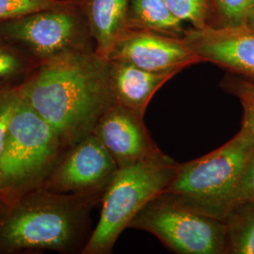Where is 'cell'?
<instances>
[{
    "mask_svg": "<svg viewBox=\"0 0 254 254\" xmlns=\"http://www.w3.org/2000/svg\"><path fill=\"white\" fill-rule=\"evenodd\" d=\"M22 98L50 125L64 149L91 135L115 103L109 61L94 49L73 51L39 64L19 84Z\"/></svg>",
    "mask_w": 254,
    "mask_h": 254,
    "instance_id": "obj_1",
    "label": "cell"
},
{
    "mask_svg": "<svg viewBox=\"0 0 254 254\" xmlns=\"http://www.w3.org/2000/svg\"><path fill=\"white\" fill-rule=\"evenodd\" d=\"M104 193H57L45 188L0 195V254L68 253L81 242L91 209Z\"/></svg>",
    "mask_w": 254,
    "mask_h": 254,
    "instance_id": "obj_2",
    "label": "cell"
},
{
    "mask_svg": "<svg viewBox=\"0 0 254 254\" xmlns=\"http://www.w3.org/2000/svg\"><path fill=\"white\" fill-rule=\"evenodd\" d=\"M254 156V138L241 127L236 136L213 152L180 164L162 194L223 220L246 168Z\"/></svg>",
    "mask_w": 254,
    "mask_h": 254,
    "instance_id": "obj_3",
    "label": "cell"
},
{
    "mask_svg": "<svg viewBox=\"0 0 254 254\" xmlns=\"http://www.w3.org/2000/svg\"><path fill=\"white\" fill-rule=\"evenodd\" d=\"M180 163L163 152L119 168L102 197L100 218L82 254H108L120 235L146 204L163 193Z\"/></svg>",
    "mask_w": 254,
    "mask_h": 254,
    "instance_id": "obj_4",
    "label": "cell"
},
{
    "mask_svg": "<svg viewBox=\"0 0 254 254\" xmlns=\"http://www.w3.org/2000/svg\"><path fill=\"white\" fill-rule=\"evenodd\" d=\"M65 151L54 129L20 94L0 156V195L43 187Z\"/></svg>",
    "mask_w": 254,
    "mask_h": 254,
    "instance_id": "obj_5",
    "label": "cell"
},
{
    "mask_svg": "<svg viewBox=\"0 0 254 254\" xmlns=\"http://www.w3.org/2000/svg\"><path fill=\"white\" fill-rule=\"evenodd\" d=\"M128 228L153 235L176 254H225L223 220L195 210L167 194L150 200Z\"/></svg>",
    "mask_w": 254,
    "mask_h": 254,
    "instance_id": "obj_6",
    "label": "cell"
},
{
    "mask_svg": "<svg viewBox=\"0 0 254 254\" xmlns=\"http://www.w3.org/2000/svg\"><path fill=\"white\" fill-rule=\"evenodd\" d=\"M0 37L38 64L69 52L95 50L86 18L73 0L1 22Z\"/></svg>",
    "mask_w": 254,
    "mask_h": 254,
    "instance_id": "obj_7",
    "label": "cell"
},
{
    "mask_svg": "<svg viewBox=\"0 0 254 254\" xmlns=\"http://www.w3.org/2000/svg\"><path fill=\"white\" fill-rule=\"evenodd\" d=\"M119 167L97 136L82 138L68 148L43 188L57 193H104Z\"/></svg>",
    "mask_w": 254,
    "mask_h": 254,
    "instance_id": "obj_8",
    "label": "cell"
},
{
    "mask_svg": "<svg viewBox=\"0 0 254 254\" xmlns=\"http://www.w3.org/2000/svg\"><path fill=\"white\" fill-rule=\"evenodd\" d=\"M109 61L133 64L154 73H180L194 64L203 63L184 37L133 29H128L120 39Z\"/></svg>",
    "mask_w": 254,
    "mask_h": 254,
    "instance_id": "obj_9",
    "label": "cell"
},
{
    "mask_svg": "<svg viewBox=\"0 0 254 254\" xmlns=\"http://www.w3.org/2000/svg\"><path fill=\"white\" fill-rule=\"evenodd\" d=\"M184 38L203 63L216 64L227 73L254 83V30L233 27L189 28Z\"/></svg>",
    "mask_w": 254,
    "mask_h": 254,
    "instance_id": "obj_10",
    "label": "cell"
},
{
    "mask_svg": "<svg viewBox=\"0 0 254 254\" xmlns=\"http://www.w3.org/2000/svg\"><path fill=\"white\" fill-rule=\"evenodd\" d=\"M92 134L113 156L119 168L140 162L162 152L150 136L144 117L117 103L101 116Z\"/></svg>",
    "mask_w": 254,
    "mask_h": 254,
    "instance_id": "obj_11",
    "label": "cell"
},
{
    "mask_svg": "<svg viewBox=\"0 0 254 254\" xmlns=\"http://www.w3.org/2000/svg\"><path fill=\"white\" fill-rule=\"evenodd\" d=\"M109 72L115 103L142 117L155 92L178 73L149 72L117 61H109Z\"/></svg>",
    "mask_w": 254,
    "mask_h": 254,
    "instance_id": "obj_12",
    "label": "cell"
},
{
    "mask_svg": "<svg viewBox=\"0 0 254 254\" xmlns=\"http://www.w3.org/2000/svg\"><path fill=\"white\" fill-rule=\"evenodd\" d=\"M84 14L95 46L105 61L127 32L129 0H73Z\"/></svg>",
    "mask_w": 254,
    "mask_h": 254,
    "instance_id": "obj_13",
    "label": "cell"
},
{
    "mask_svg": "<svg viewBox=\"0 0 254 254\" xmlns=\"http://www.w3.org/2000/svg\"><path fill=\"white\" fill-rule=\"evenodd\" d=\"M127 27V29L154 31L174 37L184 36L186 30L165 0H129Z\"/></svg>",
    "mask_w": 254,
    "mask_h": 254,
    "instance_id": "obj_14",
    "label": "cell"
},
{
    "mask_svg": "<svg viewBox=\"0 0 254 254\" xmlns=\"http://www.w3.org/2000/svg\"><path fill=\"white\" fill-rule=\"evenodd\" d=\"M223 222L226 232L225 254H254V200L231 207Z\"/></svg>",
    "mask_w": 254,
    "mask_h": 254,
    "instance_id": "obj_15",
    "label": "cell"
},
{
    "mask_svg": "<svg viewBox=\"0 0 254 254\" xmlns=\"http://www.w3.org/2000/svg\"><path fill=\"white\" fill-rule=\"evenodd\" d=\"M39 64L17 47L0 37V85H19Z\"/></svg>",
    "mask_w": 254,
    "mask_h": 254,
    "instance_id": "obj_16",
    "label": "cell"
},
{
    "mask_svg": "<svg viewBox=\"0 0 254 254\" xmlns=\"http://www.w3.org/2000/svg\"><path fill=\"white\" fill-rule=\"evenodd\" d=\"M254 7V0H211V14L207 27L244 26Z\"/></svg>",
    "mask_w": 254,
    "mask_h": 254,
    "instance_id": "obj_17",
    "label": "cell"
},
{
    "mask_svg": "<svg viewBox=\"0 0 254 254\" xmlns=\"http://www.w3.org/2000/svg\"><path fill=\"white\" fill-rule=\"evenodd\" d=\"M175 17L190 21L195 28L208 26L211 0H165Z\"/></svg>",
    "mask_w": 254,
    "mask_h": 254,
    "instance_id": "obj_18",
    "label": "cell"
},
{
    "mask_svg": "<svg viewBox=\"0 0 254 254\" xmlns=\"http://www.w3.org/2000/svg\"><path fill=\"white\" fill-rule=\"evenodd\" d=\"M68 0H0V23L29 13L62 7Z\"/></svg>",
    "mask_w": 254,
    "mask_h": 254,
    "instance_id": "obj_19",
    "label": "cell"
},
{
    "mask_svg": "<svg viewBox=\"0 0 254 254\" xmlns=\"http://www.w3.org/2000/svg\"><path fill=\"white\" fill-rule=\"evenodd\" d=\"M20 98L19 85L7 86L0 91V156L7 127Z\"/></svg>",
    "mask_w": 254,
    "mask_h": 254,
    "instance_id": "obj_20",
    "label": "cell"
},
{
    "mask_svg": "<svg viewBox=\"0 0 254 254\" xmlns=\"http://www.w3.org/2000/svg\"><path fill=\"white\" fill-rule=\"evenodd\" d=\"M220 88L240 101L254 105V83L242 77L227 73L219 83Z\"/></svg>",
    "mask_w": 254,
    "mask_h": 254,
    "instance_id": "obj_21",
    "label": "cell"
},
{
    "mask_svg": "<svg viewBox=\"0 0 254 254\" xmlns=\"http://www.w3.org/2000/svg\"><path fill=\"white\" fill-rule=\"evenodd\" d=\"M254 200V156L248 164L232 199L231 207L240 202ZM230 207V208H231Z\"/></svg>",
    "mask_w": 254,
    "mask_h": 254,
    "instance_id": "obj_22",
    "label": "cell"
},
{
    "mask_svg": "<svg viewBox=\"0 0 254 254\" xmlns=\"http://www.w3.org/2000/svg\"><path fill=\"white\" fill-rule=\"evenodd\" d=\"M240 102L243 109L241 127L245 128L254 138V105L245 101Z\"/></svg>",
    "mask_w": 254,
    "mask_h": 254,
    "instance_id": "obj_23",
    "label": "cell"
},
{
    "mask_svg": "<svg viewBox=\"0 0 254 254\" xmlns=\"http://www.w3.org/2000/svg\"><path fill=\"white\" fill-rule=\"evenodd\" d=\"M246 26L247 27L252 28L253 30H254V7L252 9V10L250 11L247 20H246Z\"/></svg>",
    "mask_w": 254,
    "mask_h": 254,
    "instance_id": "obj_24",
    "label": "cell"
},
{
    "mask_svg": "<svg viewBox=\"0 0 254 254\" xmlns=\"http://www.w3.org/2000/svg\"><path fill=\"white\" fill-rule=\"evenodd\" d=\"M5 87H7V86H1V85H0V91H1V90H2L3 88H5Z\"/></svg>",
    "mask_w": 254,
    "mask_h": 254,
    "instance_id": "obj_25",
    "label": "cell"
}]
</instances>
